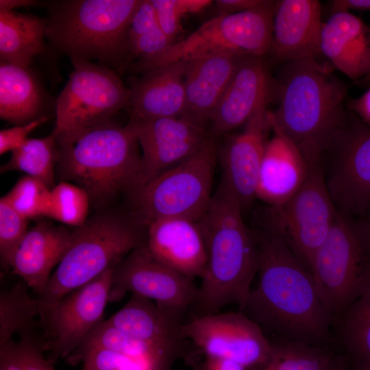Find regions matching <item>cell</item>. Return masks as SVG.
I'll return each mask as SVG.
<instances>
[{
	"label": "cell",
	"mask_w": 370,
	"mask_h": 370,
	"mask_svg": "<svg viewBox=\"0 0 370 370\" xmlns=\"http://www.w3.org/2000/svg\"><path fill=\"white\" fill-rule=\"evenodd\" d=\"M212 2L210 0H151L158 23L173 44L182 29L183 17L200 12Z\"/></svg>",
	"instance_id": "cell-38"
},
{
	"label": "cell",
	"mask_w": 370,
	"mask_h": 370,
	"mask_svg": "<svg viewBox=\"0 0 370 370\" xmlns=\"http://www.w3.org/2000/svg\"><path fill=\"white\" fill-rule=\"evenodd\" d=\"M310 270L333 319L369 291L370 232L362 221L337 211Z\"/></svg>",
	"instance_id": "cell-8"
},
{
	"label": "cell",
	"mask_w": 370,
	"mask_h": 370,
	"mask_svg": "<svg viewBox=\"0 0 370 370\" xmlns=\"http://www.w3.org/2000/svg\"><path fill=\"white\" fill-rule=\"evenodd\" d=\"M200 370H247V369L227 359L206 356Z\"/></svg>",
	"instance_id": "cell-46"
},
{
	"label": "cell",
	"mask_w": 370,
	"mask_h": 370,
	"mask_svg": "<svg viewBox=\"0 0 370 370\" xmlns=\"http://www.w3.org/2000/svg\"><path fill=\"white\" fill-rule=\"evenodd\" d=\"M332 345L348 369L370 370V290L333 319Z\"/></svg>",
	"instance_id": "cell-28"
},
{
	"label": "cell",
	"mask_w": 370,
	"mask_h": 370,
	"mask_svg": "<svg viewBox=\"0 0 370 370\" xmlns=\"http://www.w3.org/2000/svg\"><path fill=\"white\" fill-rule=\"evenodd\" d=\"M47 19L0 10L1 61L29 67L34 58L46 49Z\"/></svg>",
	"instance_id": "cell-30"
},
{
	"label": "cell",
	"mask_w": 370,
	"mask_h": 370,
	"mask_svg": "<svg viewBox=\"0 0 370 370\" xmlns=\"http://www.w3.org/2000/svg\"><path fill=\"white\" fill-rule=\"evenodd\" d=\"M276 1L254 10L217 15L186 38L171 45L144 73L180 60L221 53L263 56L270 52Z\"/></svg>",
	"instance_id": "cell-10"
},
{
	"label": "cell",
	"mask_w": 370,
	"mask_h": 370,
	"mask_svg": "<svg viewBox=\"0 0 370 370\" xmlns=\"http://www.w3.org/2000/svg\"><path fill=\"white\" fill-rule=\"evenodd\" d=\"M98 347L139 360L149 370H170L176 360L169 354L116 328L106 320L99 323L78 347Z\"/></svg>",
	"instance_id": "cell-32"
},
{
	"label": "cell",
	"mask_w": 370,
	"mask_h": 370,
	"mask_svg": "<svg viewBox=\"0 0 370 370\" xmlns=\"http://www.w3.org/2000/svg\"><path fill=\"white\" fill-rule=\"evenodd\" d=\"M114 267L68 293L39 316L44 330L40 341L52 364L67 358L103 321Z\"/></svg>",
	"instance_id": "cell-13"
},
{
	"label": "cell",
	"mask_w": 370,
	"mask_h": 370,
	"mask_svg": "<svg viewBox=\"0 0 370 370\" xmlns=\"http://www.w3.org/2000/svg\"><path fill=\"white\" fill-rule=\"evenodd\" d=\"M368 231L370 232V213L365 218L360 219Z\"/></svg>",
	"instance_id": "cell-48"
},
{
	"label": "cell",
	"mask_w": 370,
	"mask_h": 370,
	"mask_svg": "<svg viewBox=\"0 0 370 370\" xmlns=\"http://www.w3.org/2000/svg\"><path fill=\"white\" fill-rule=\"evenodd\" d=\"M321 7L317 0L276 1L270 52L285 63L315 58L321 52Z\"/></svg>",
	"instance_id": "cell-19"
},
{
	"label": "cell",
	"mask_w": 370,
	"mask_h": 370,
	"mask_svg": "<svg viewBox=\"0 0 370 370\" xmlns=\"http://www.w3.org/2000/svg\"><path fill=\"white\" fill-rule=\"evenodd\" d=\"M332 14L349 10L370 11V0H334L330 1Z\"/></svg>",
	"instance_id": "cell-45"
},
{
	"label": "cell",
	"mask_w": 370,
	"mask_h": 370,
	"mask_svg": "<svg viewBox=\"0 0 370 370\" xmlns=\"http://www.w3.org/2000/svg\"><path fill=\"white\" fill-rule=\"evenodd\" d=\"M243 56L221 53L188 61L181 117L206 127Z\"/></svg>",
	"instance_id": "cell-22"
},
{
	"label": "cell",
	"mask_w": 370,
	"mask_h": 370,
	"mask_svg": "<svg viewBox=\"0 0 370 370\" xmlns=\"http://www.w3.org/2000/svg\"><path fill=\"white\" fill-rule=\"evenodd\" d=\"M129 123L142 148L140 176L135 190L190 156L211 135L206 127L182 117L130 120Z\"/></svg>",
	"instance_id": "cell-16"
},
{
	"label": "cell",
	"mask_w": 370,
	"mask_h": 370,
	"mask_svg": "<svg viewBox=\"0 0 370 370\" xmlns=\"http://www.w3.org/2000/svg\"><path fill=\"white\" fill-rule=\"evenodd\" d=\"M90 204L88 193L79 186L61 181L51 189L47 216L77 227L87 221Z\"/></svg>",
	"instance_id": "cell-35"
},
{
	"label": "cell",
	"mask_w": 370,
	"mask_h": 370,
	"mask_svg": "<svg viewBox=\"0 0 370 370\" xmlns=\"http://www.w3.org/2000/svg\"><path fill=\"white\" fill-rule=\"evenodd\" d=\"M258 171L256 198L267 206H277L291 198L306 174L305 157L293 141L271 127Z\"/></svg>",
	"instance_id": "cell-23"
},
{
	"label": "cell",
	"mask_w": 370,
	"mask_h": 370,
	"mask_svg": "<svg viewBox=\"0 0 370 370\" xmlns=\"http://www.w3.org/2000/svg\"><path fill=\"white\" fill-rule=\"evenodd\" d=\"M182 333L206 356L227 359L247 370L264 360L271 349L262 329L241 311L191 317L183 323Z\"/></svg>",
	"instance_id": "cell-15"
},
{
	"label": "cell",
	"mask_w": 370,
	"mask_h": 370,
	"mask_svg": "<svg viewBox=\"0 0 370 370\" xmlns=\"http://www.w3.org/2000/svg\"><path fill=\"white\" fill-rule=\"evenodd\" d=\"M268 103L260 105L238 134L217 151L223 171L221 181L239 200L243 209L256 199L258 171L271 130Z\"/></svg>",
	"instance_id": "cell-17"
},
{
	"label": "cell",
	"mask_w": 370,
	"mask_h": 370,
	"mask_svg": "<svg viewBox=\"0 0 370 370\" xmlns=\"http://www.w3.org/2000/svg\"><path fill=\"white\" fill-rule=\"evenodd\" d=\"M72 231L40 222L28 230L10 262L12 272L36 293H43L52 269L58 266L71 241Z\"/></svg>",
	"instance_id": "cell-24"
},
{
	"label": "cell",
	"mask_w": 370,
	"mask_h": 370,
	"mask_svg": "<svg viewBox=\"0 0 370 370\" xmlns=\"http://www.w3.org/2000/svg\"><path fill=\"white\" fill-rule=\"evenodd\" d=\"M145 245L160 262L192 279L201 278L207 264L204 238L197 221L165 218L147 225Z\"/></svg>",
	"instance_id": "cell-21"
},
{
	"label": "cell",
	"mask_w": 370,
	"mask_h": 370,
	"mask_svg": "<svg viewBox=\"0 0 370 370\" xmlns=\"http://www.w3.org/2000/svg\"><path fill=\"white\" fill-rule=\"evenodd\" d=\"M47 120V116H42L28 123L1 130L0 154L3 155L18 148L28 138V135Z\"/></svg>",
	"instance_id": "cell-41"
},
{
	"label": "cell",
	"mask_w": 370,
	"mask_h": 370,
	"mask_svg": "<svg viewBox=\"0 0 370 370\" xmlns=\"http://www.w3.org/2000/svg\"><path fill=\"white\" fill-rule=\"evenodd\" d=\"M187 63L171 62L144 73L130 88V120L181 117L185 106Z\"/></svg>",
	"instance_id": "cell-25"
},
{
	"label": "cell",
	"mask_w": 370,
	"mask_h": 370,
	"mask_svg": "<svg viewBox=\"0 0 370 370\" xmlns=\"http://www.w3.org/2000/svg\"><path fill=\"white\" fill-rule=\"evenodd\" d=\"M349 110L370 126V88L360 97L349 102Z\"/></svg>",
	"instance_id": "cell-44"
},
{
	"label": "cell",
	"mask_w": 370,
	"mask_h": 370,
	"mask_svg": "<svg viewBox=\"0 0 370 370\" xmlns=\"http://www.w3.org/2000/svg\"><path fill=\"white\" fill-rule=\"evenodd\" d=\"M271 78L262 56H243L210 122L214 137L247 121L256 109L268 103Z\"/></svg>",
	"instance_id": "cell-18"
},
{
	"label": "cell",
	"mask_w": 370,
	"mask_h": 370,
	"mask_svg": "<svg viewBox=\"0 0 370 370\" xmlns=\"http://www.w3.org/2000/svg\"><path fill=\"white\" fill-rule=\"evenodd\" d=\"M41 88L29 67L1 61L0 117L18 125L39 116L42 106Z\"/></svg>",
	"instance_id": "cell-29"
},
{
	"label": "cell",
	"mask_w": 370,
	"mask_h": 370,
	"mask_svg": "<svg viewBox=\"0 0 370 370\" xmlns=\"http://www.w3.org/2000/svg\"><path fill=\"white\" fill-rule=\"evenodd\" d=\"M145 241L146 234L122 217L103 214L87 219L72 231L69 248L38 297L40 314L68 293L115 267Z\"/></svg>",
	"instance_id": "cell-7"
},
{
	"label": "cell",
	"mask_w": 370,
	"mask_h": 370,
	"mask_svg": "<svg viewBox=\"0 0 370 370\" xmlns=\"http://www.w3.org/2000/svg\"><path fill=\"white\" fill-rule=\"evenodd\" d=\"M266 0H217L215 1L217 15L230 14L256 9L266 5Z\"/></svg>",
	"instance_id": "cell-43"
},
{
	"label": "cell",
	"mask_w": 370,
	"mask_h": 370,
	"mask_svg": "<svg viewBox=\"0 0 370 370\" xmlns=\"http://www.w3.org/2000/svg\"><path fill=\"white\" fill-rule=\"evenodd\" d=\"M66 360L73 365L82 362L83 370H149L139 360L98 347H79Z\"/></svg>",
	"instance_id": "cell-37"
},
{
	"label": "cell",
	"mask_w": 370,
	"mask_h": 370,
	"mask_svg": "<svg viewBox=\"0 0 370 370\" xmlns=\"http://www.w3.org/2000/svg\"><path fill=\"white\" fill-rule=\"evenodd\" d=\"M171 45L158 23L151 0H140L129 23L118 68L144 73Z\"/></svg>",
	"instance_id": "cell-27"
},
{
	"label": "cell",
	"mask_w": 370,
	"mask_h": 370,
	"mask_svg": "<svg viewBox=\"0 0 370 370\" xmlns=\"http://www.w3.org/2000/svg\"><path fill=\"white\" fill-rule=\"evenodd\" d=\"M254 232L258 278L241 312L269 338L332 347L333 318L309 269L278 237L261 229Z\"/></svg>",
	"instance_id": "cell-1"
},
{
	"label": "cell",
	"mask_w": 370,
	"mask_h": 370,
	"mask_svg": "<svg viewBox=\"0 0 370 370\" xmlns=\"http://www.w3.org/2000/svg\"><path fill=\"white\" fill-rule=\"evenodd\" d=\"M242 206L222 181L197 221L202 232L207 264L190 309L191 317L221 312L228 304L241 311L258 267L254 230L245 223Z\"/></svg>",
	"instance_id": "cell-2"
},
{
	"label": "cell",
	"mask_w": 370,
	"mask_h": 370,
	"mask_svg": "<svg viewBox=\"0 0 370 370\" xmlns=\"http://www.w3.org/2000/svg\"><path fill=\"white\" fill-rule=\"evenodd\" d=\"M140 0H69L47 4L46 36L71 59L119 67L130 20Z\"/></svg>",
	"instance_id": "cell-5"
},
{
	"label": "cell",
	"mask_w": 370,
	"mask_h": 370,
	"mask_svg": "<svg viewBox=\"0 0 370 370\" xmlns=\"http://www.w3.org/2000/svg\"><path fill=\"white\" fill-rule=\"evenodd\" d=\"M27 219L3 197L0 199V258L1 266L10 269L14 252L27 232Z\"/></svg>",
	"instance_id": "cell-39"
},
{
	"label": "cell",
	"mask_w": 370,
	"mask_h": 370,
	"mask_svg": "<svg viewBox=\"0 0 370 370\" xmlns=\"http://www.w3.org/2000/svg\"><path fill=\"white\" fill-rule=\"evenodd\" d=\"M217 151L215 137L211 134L190 156L132 193L143 221L147 225L165 218L198 221L213 195L211 192Z\"/></svg>",
	"instance_id": "cell-9"
},
{
	"label": "cell",
	"mask_w": 370,
	"mask_h": 370,
	"mask_svg": "<svg viewBox=\"0 0 370 370\" xmlns=\"http://www.w3.org/2000/svg\"><path fill=\"white\" fill-rule=\"evenodd\" d=\"M282 79L271 127L298 146L321 149L346 121L345 85L315 58L287 62Z\"/></svg>",
	"instance_id": "cell-4"
},
{
	"label": "cell",
	"mask_w": 370,
	"mask_h": 370,
	"mask_svg": "<svg viewBox=\"0 0 370 370\" xmlns=\"http://www.w3.org/2000/svg\"><path fill=\"white\" fill-rule=\"evenodd\" d=\"M20 335L18 344L23 370H53V364L44 354L41 341L30 330Z\"/></svg>",
	"instance_id": "cell-40"
},
{
	"label": "cell",
	"mask_w": 370,
	"mask_h": 370,
	"mask_svg": "<svg viewBox=\"0 0 370 370\" xmlns=\"http://www.w3.org/2000/svg\"><path fill=\"white\" fill-rule=\"evenodd\" d=\"M128 292L184 314L196 299L198 286L153 257L145 243L114 267L109 302L121 301Z\"/></svg>",
	"instance_id": "cell-14"
},
{
	"label": "cell",
	"mask_w": 370,
	"mask_h": 370,
	"mask_svg": "<svg viewBox=\"0 0 370 370\" xmlns=\"http://www.w3.org/2000/svg\"><path fill=\"white\" fill-rule=\"evenodd\" d=\"M184 315L132 294L129 301L106 321L177 360L186 350V340L182 333Z\"/></svg>",
	"instance_id": "cell-20"
},
{
	"label": "cell",
	"mask_w": 370,
	"mask_h": 370,
	"mask_svg": "<svg viewBox=\"0 0 370 370\" xmlns=\"http://www.w3.org/2000/svg\"><path fill=\"white\" fill-rule=\"evenodd\" d=\"M71 62L74 70L57 99L53 134L107 121L130 107V89L116 72L83 59Z\"/></svg>",
	"instance_id": "cell-12"
},
{
	"label": "cell",
	"mask_w": 370,
	"mask_h": 370,
	"mask_svg": "<svg viewBox=\"0 0 370 370\" xmlns=\"http://www.w3.org/2000/svg\"><path fill=\"white\" fill-rule=\"evenodd\" d=\"M0 370H23L18 342L0 344Z\"/></svg>",
	"instance_id": "cell-42"
},
{
	"label": "cell",
	"mask_w": 370,
	"mask_h": 370,
	"mask_svg": "<svg viewBox=\"0 0 370 370\" xmlns=\"http://www.w3.org/2000/svg\"><path fill=\"white\" fill-rule=\"evenodd\" d=\"M58 150L53 134L40 138H28L12 151L10 160L1 166V173L18 171L44 182L51 189L54 185L55 166Z\"/></svg>",
	"instance_id": "cell-33"
},
{
	"label": "cell",
	"mask_w": 370,
	"mask_h": 370,
	"mask_svg": "<svg viewBox=\"0 0 370 370\" xmlns=\"http://www.w3.org/2000/svg\"><path fill=\"white\" fill-rule=\"evenodd\" d=\"M321 153L329 159L325 180L336 210L365 218L370 213V126L349 112Z\"/></svg>",
	"instance_id": "cell-11"
},
{
	"label": "cell",
	"mask_w": 370,
	"mask_h": 370,
	"mask_svg": "<svg viewBox=\"0 0 370 370\" xmlns=\"http://www.w3.org/2000/svg\"><path fill=\"white\" fill-rule=\"evenodd\" d=\"M50 194L51 188L44 182L25 175L2 197L28 219L47 216Z\"/></svg>",
	"instance_id": "cell-36"
},
{
	"label": "cell",
	"mask_w": 370,
	"mask_h": 370,
	"mask_svg": "<svg viewBox=\"0 0 370 370\" xmlns=\"http://www.w3.org/2000/svg\"><path fill=\"white\" fill-rule=\"evenodd\" d=\"M299 147L306 162L301 186L283 204L261 208L257 219L261 230L280 238L310 270L337 211L328 188L319 148L313 144Z\"/></svg>",
	"instance_id": "cell-6"
},
{
	"label": "cell",
	"mask_w": 370,
	"mask_h": 370,
	"mask_svg": "<svg viewBox=\"0 0 370 370\" xmlns=\"http://www.w3.org/2000/svg\"><path fill=\"white\" fill-rule=\"evenodd\" d=\"M27 285L21 280L0 292V344L12 339L16 332L29 330L36 316H40L38 298L30 296Z\"/></svg>",
	"instance_id": "cell-34"
},
{
	"label": "cell",
	"mask_w": 370,
	"mask_h": 370,
	"mask_svg": "<svg viewBox=\"0 0 370 370\" xmlns=\"http://www.w3.org/2000/svg\"><path fill=\"white\" fill-rule=\"evenodd\" d=\"M38 4V1L33 0H1L0 10H13L16 8Z\"/></svg>",
	"instance_id": "cell-47"
},
{
	"label": "cell",
	"mask_w": 370,
	"mask_h": 370,
	"mask_svg": "<svg viewBox=\"0 0 370 370\" xmlns=\"http://www.w3.org/2000/svg\"><path fill=\"white\" fill-rule=\"evenodd\" d=\"M53 134L62 181L83 188L90 203L101 206L121 191L137 188L141 155L130 123L120 126L108 120Z\"/></svg>",
	"instance_id": "cell-3"
},
{
	"label": "cell",
	"mask_w": 370,
	"mask_h": 370,
	"mask_svg": "<svg viewBox=\"0 0 370 370\" xmlns=\"http://www.w3.org/2000/svg\"><path fill=\"white\" fill-rule=\"evenodd\" d=\"M347 370H355V369H348V368H347Z\"/></svg>",
	"instance_id": "cell-49"
},
{
	"label": "cell",
	"mask_w": 370,
	"mask_h": 370,
	"mask_svg": "<svg viewBox=\"0 0 370 370\" xmlns=\"http://www.w3.org/2000/svg\"><path fill=\"white\" fill-rule=\"evenodd\" d=\"M271 349L260 364L248 370H347L346 358L330 346H316L269 338Z\"/></svg>",
	"instance_id": "cell-31"
},
{
	"label": "cell",
	"mask_w": 370,
	"mask_h": 370,
	"mask_svg": "<svg viewBox=\"0 0 370 370\" xmlns=\"http://www.w3.org/2000/svg\"><path fill=\"white\" fill-rule=\"evenodd\" d=\"M321 52L353 80L370 75V28L349 12L331 14L323 23Z\"/></svg>",
	"instance_id": "cell-26"
}]
</instances>
